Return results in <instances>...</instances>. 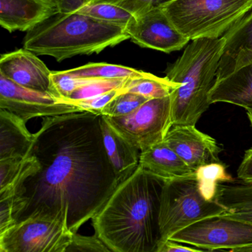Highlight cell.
Here are the masks:
<instances>
[{"mask_svg":"<svg viewBox=\"0 0 252 252\" xmlns=\"http://www.w3.org/2000/svg\"><path fill=\"white\" fill-rule=\"evenodd\" d=\"M102 115L44 118L12 187V224L62 223L76 234L110 198L118 178L104 144Z\"/></svg>","mask_w":252,"mask_h":252,"instance_id":"obj_1","label":"cell"},{"mask_svg":"<svg viewBox=\"0 0 252 252\" xmlns=\"http://www.w3.org/2000/svg\"><path fill=\"white\" fill-rule=\"evenodd\" d=\"M165 182L139 165L92 219L96 236L115 252H158Z\"/></svg>","mask_w":252,"mask_h":252,"instance_id":"obj_2","label":"cell"},{"mask_svg":"<svg viewBox=\"0 0 252 252\" xmlns=\"http://www.w3.org/2000/svg\"><path fill=\"white\" fill-rule=\"evenodd\" d=\"M129 38L124 27L82 13L58 12L26 32L23 48L61 62L74 56L98 54Z\"/></svg>","mask_w":252,"mask_h":252,"instance_id":"obj_3","label":"cell"},{"mask_svg":"<svg viewBox=\"0 0 252 252\" xmlns=\"http://www.w3.org/2000/svg\"><path fill=\"white\" fill-rule=\"evenodd\" d=\"M225 41L223 36L194 40L169 68L166 78L180 84L171 95L173 126H195L210 108Z\"/></svg>","mask_w":252,"mask_h":252,"instance_id":"obj_4","label":"cell"},{"mask_svg":"<svg viewBox=\"0 0 252 252\" xmlns=\"http://www.w3.org/2000/svg\"><path fill=\"white\" fill-rule=\"evenodd\" d=\"M190 41L224 36L252 9V0H172L162 7Z\"/></svg>","mask_w":252,"mask_h":252,"instance_id":"obj_5","label":"cell"},{"mask_svg":"<svg viewBox=\"0 0 252 252\" xmlns=\"http://www.w3.org/2000/svg\"><path fill=\"white\" fill-rule=\"evenodd\" d=\"M227 212L217 201H207L204 198L196 176L165 182L160 213L163 242L191 225Z\"/></svg>","mask_w":252,"mask_h":252,"instance_id":"obj_6","label":"cell"},{"mask_svg":"<svg viewBox=\"0 0 252 252\" xmlns=\"http://www.w3.org/2000/svg\"><path fill=\"white\" fill-rule=\"evenodd\" d=\"M105 118L121 136L142 152L164 142L173 127L172 97L147 100L127 116Z\"/></svg>","mask_w":252,"mask_h":252,"instance_id":"obj_7","label":"cell"},{"mask_svg":"<svg viewBox=\"0 0 252 252\" xmlns=\"http://www.w3.org/2000/svg\"><path fill=\"white\" fill-rule=\"evenodd\" d=\"M170 240L210 251L252 247V223L221 215L191 225Z\"/></svg>","mask_w":252,"mask_h":252,"instance_id":"obj_8","label":"cell"},{"mask_svg":"<svg viewBox=\"0 0 252 252\" xmlns=\"http://www.w3.org/2000/svg\"><path fill=\"white\" fill-rule=\"evenodd\" d=\"M74 234L62 223L30 219L0 234V250L5 252H65Z\"/></svg>","mask_w":252,"mask_h":252,"instance_id":"obj_9","label":"cell"},{"mask_svg":"<svg viewBox=\"0 0 252 252\" xmlns=\"http://www.w3.org/2000/svg\"><path fill=\"white\" fill-rule=\"evenodd\" d=\"M0 109L28 122L35 118H47L82 112L72 102L48 93L21 87L0 75Z\"/></svg>","mask_w":252,"mask_h":252,"instance_id":"obj_10","label":"cell"},{"mask_svg":"<svg viewBox=\"0 0 252 252\" xmlns=\"http://www.w3.org/2000/svg\"><path fill=\"white\" fill-rule=\"evenodd\" d=\"M126 31L132 41L141 47L165 53L179 51L190 41L176 29L162 7L135 16Z\"/></svg>","mask_w":252,"mask_h":252,"instance_id":"obj_11","label":"cell"},{"mask_svg":"<svg viewBox=\"0 0 252 252\" xmlns=\"http://www.w3.org/2000/svg\"><path fill=\"white\" fill-rule=\"evenodd\" d=\"M164 142L196 173L200 167L220 163L222 149L214 138L192 126H173Z\"/></svg>","mask_w":252,"mask_h":252,"instance_id":"obj_12","label":"cell"},{"mask_svg":"<svg viewBox=\"0 0 252 252\" xmlns=\"http://www.w3.org/2000/svg\"><path fill=\"white\" fill-rule=\"evenodd\" d=\"M0 75L21 87L54 95L51 71L35 53L26 49L1 55Z\"/></svg>","mask_w":252,"mask_h":252,"instance_id":"obj_13","label":"cell"},{"mask_svg":"<svg viewBox=\"0 0 252 252\" xmlns=\"http://www.w3.org/2000/svg\"><path fill=\"white\" fill-rule=\"evenodd\" d=\"M56 13L51 0H0V25L9 32H28Z\"/></svg>","mask_w":252,"mask_h":252,"instance_id":"obj_14","label":"cell"},{"mask_svg":"<svg viewBox=\"0 0 252 252\" xmlns=\"http://www.w3.org/2000/svg\"><path fill=\"white\" fill-rule=\"evenodd\" d=\"M216 81L252 63V9L226 35Z\"/></svg>","mask_w":252,"mask_h":252,"instance_id":"obj_15","label":"cell"},{"mask_svg":"<svg viewBox=\"0 0 252 252\" xmlns=\"http://www.w3.org/2000/svg\"><path fill=\"white\" fill-rule=\"evenodd\" d=\"M139 165L166 182L196 176V173L164 142L142 151Z\"/></svg>","mask_w":252,"mask_h":252,"instance_id":"obj_16","label":"cell"},{"mask_svg":"<svg viewBox=\"0 0 252 252\" xmlns=\"http://www.w3.org/2000/svg\"><path fill=\"white\" fill-rule=\"evenodd\" d=\"M210 103H227L252 111V63L215 81Z\"/></svg>","mask_w":252,"mask_h":252,"instance_id":"obj_17","label":"cell"},{"mask_svg":"<svg viewBox=\"0 0 252 252\" xmlns=\"http://www.w3.org/2000/svg\"><path fill=\"white\" fill-rule=\"evenodd\" d=\"M102 129L105 149L120 184L130 177L139 167L141 151L121 136L104 116Z\"/></svg>","mask_w":252,"mask_h":252,"instance_id":"obj_18","label":"cell"},{"mask_svg":"<svg viewBox=\"0 0 252 252\" xmlns=\"http://www.w3.org/2000/svg\"><path fill=\"white\" fill-rule=\"evenodd\" d=\"M34 140L26 123L13 114L0 109V160L24 158Z\"/></svg>","mask_w":252,"mask_h":252,"instance_id":"obj_19","label":"cell"},{"mask_svg":"<svg viewBox=\"0 0 252 252\" xmlns=\"http://www.w3.org/2000/svg\"><path fill=\"white\" fill-rule=\"evenodd\" d=\"M66 72L76 78L100 79L139 78L147 76L149 74L128 66L108 63H89L84 66L68 69Z\"/></svg>","mask_w":252,"mask_h":252,"instance_id":"obj_20","label":"cell"},{"mask_svg":"<svg viewBox=\"0 0 252 252\" xmlns=\"http://www.w3.org/2000/svg\"><path fill=\"white\" fill-rule=\"evenodd\" d=\"M180 88V84L168 78H160L149 73L144 78H132L123 87L122 92L134 93L146 97L147 100L163 98L171 96Z\"/></svg>","mask_w":252,"mask_h":252,"instance_id":"obj_21","label":"cell"},{"mask_svg":"<svg viewBox=\"0 0 252 252\" xmlns=\"http://www.w3.org/2000/svg\"><path fill=\"white\" fill-rule=\"evenodd\" d=\"M217 202L228 212L252 210V185H219Z\"/></svg>","mask_w":252,"mask_h":252,"instance_id":"obj_22","label":"cell"},{"mask_svg":"<svg viewBox=\"0 0 252 252\" xmlns=\"http://www.w3.org/2000/svg\"><path fill=\"white\" fill-rule=\"evenodd\" d=\"M200 192L207 201H217L219 185L222 182H232V179L226 171L222 162L213 163L200 167L196 171Z\"/></svg>","mask_w":252,"mask_h":252,"instance_id":"obj_23","label":"cell"},{"mask_svg":"<svg viewBox=\"0 0 252 252\" xmlns=\"http://www.w3.org/2000/svg\"><path fill=\"white\" fill-rule=\"evenodd\" d=\"M77 13L125 28L135 18L124 9L108 3H89Z\"/></svg>","mask_w":252,"mask_h":252,"instance_id":"obj_24","label":"cell"},{"mask_svg":"<svg viewBox=\"0 0 252 252\" xmlns=\"http://www.w3.org/2000/svg\"><path fill=\"white\" fill-rule=\"evenodd\" d=\"M132 78L126 79H100L92 78L90 82L78 87L70 96L68 101L87 100L112 90L122 89Z\"/></svg>","mask_w":252,"mask_h":252,"instance_id":"obj_25","label":"cell"},{"mask_svg":"<svg viewBox=\"0 0 252 252\" xmlns=\"http://www.w3.org/2000/svg\"><path fill=\"white\" fill-rule=\"evenodd\" d=\"M143 96L134 93H124L112 99L101 112L100 115L110 118L125 117L134 112L147 101Z\"/></svg>","mask_w":252,"mask_h":252,"instance_id":"obj_26","label":"cell"},{"mask_svg":"<svg viewBox=\"0 0 252 252\" xmlns=\"http://www.w3.org/2000/svg\"><path fill=\"white\" fill-rule=\"evenodd\" d=\"M50 79L54 95L68 100L75 90L90 82L92 78H76L66 71H56L51 72Z\"/></svg>","mask_w":252,"mask_h":252,"instance_id":"obj_27","label":"cell"},{"mask_svg":"<svg viewBox=\"0 0 252 252\" xmlns=\"http://www.w3.org/2000/svg\"><path fill=\"white\" fill-rule=\"evenodd\" d=\"M172 0H90V3H108L127 10L134 16L163 7Z\"/></svg>","mask_w":252,"mask_h":252,"instance_id":"obj_28","label":"cell"},{"mask_svg":"<svg viewBox=\"0 0 252 252\" xmlns=\"http://www.w3.org/2000/svg\"><path fill=\"white\" fill-rule=\"evenodd\" d=\"M23 159L14 158L0 160V196L10 195Z\"/></svg>","mask_w":252,"mask_h":252,"instance_id":"obj_29","label":"cell"},{"mask_svg":"<svg viewBox=\"0 0 252 252\" xmlns=\"http://www.w3.org/2000/svg\"><path fill=\"white\" fill-rule=\"evenodd\" d=\"M65 252H115L96 235L93 236L74 234Z\"/></svg>","mask_w":252,"mask_h":252,"instance_id":"obj_30","label":"cell"},{"mask_svg":"<svg viewBox=\"0 0 252 252\" xmlns=\"http://www.w3.org/2000/svg\"><path fill=\"white\" fill-rule=\"evenodd\" d=\"M122 89L112 90V91L104 93V94L96 96V97H93V98L78 100V101L72 102V103L76 105V106H79L82 109L83 112H90L92 113L100 115L104 108L112 99L115 98L118 94L123 93Z\"/></svg>","mask_w":252,"mask_h":252,"instance_id":"obj_31","label":"cell"},{"mask_svg":"<svg viewBox=\"0 0 252 252\" xmlns=\"http://www.w3.org/2000/svg\"><path fill=\"white\" fill-rule=\"evenodd\" d=\"M11 195L0 197V234L11 226Z\"/></svg>","mask_w":252,"mask_h":252,"instance_id":"obj_32","label":"cell"},{"mask_svg":"<svg viewBox=\"0 0 252 252\" xmlns=\"http://www.w3.org/2000/svg\"><path fill=\"white\" fill-rule=\"evenodd\" d=\"M238 178L244 184L252 185V149L246 151L244 159L238 170Z\"/></svg>","mask_w":252,"mask_h":252,"instance_id":"obj_33","label":"cell"},{"mask_svg":"<svg viewBox=\"0 0 252 252\" xmlns=\"http://www.w3.org/2000/svg\"><path fill=\"white\" fill-rule=\"evenodd\" d=\"M158 252H216V251L203 250L197 247L192 248V247H185L180 243L169 240L163 244Z\"/></svg>","mask_w":252,"mask_h":252,"instance_id":"obj_34","label":"cell"},{"mask_svg":"<svg viewBox=\"0 0 252 252\" xmlns=\"http://www.w3.org/2000/svg\"><path fill=\"white\" fill-rule=\"evenodd\" d=\"M223 216L229 218V219L252 223V210H250V211L227 212V213H224Z\"/></svg>","mask_w":252,"mask_h":252,"instance_id":"obj_35","label":"cell"},{"mask_svg":"<svg viewBox=\"0 0 252 252\" xmlns=\"http://www.w3.org/2000/svg\"><path fill=\"white\" fill-rule=\"evenodd\" d=\"M223 252H252V247H244V248L235 249V250H226Z\"/></svg>","mask_w":252,"mask_h":252,"instance_id":"obj_36","label":"cell"},{"mask_svg":"<svg viewBox=\"0 0 252 252\" xmlns=\"http://www.w3.org/2000/svg\"><path fill=\"white\" fill-rule=\"evenodd\" d=\"M247 115H248L249 120H250L252 127V111H247ZM251 149H252V148H251Z\"/></svg>","mask_w":252,"mask_h":252,"instance_id":"obj_37","label":"cell"},{"mask_svg":"<svg viewBox=\"0 0 252 252\" xmlns=\"http://www.w3.org/2000/svg\"><path fill=\"white\" fill-rule=\"evenodd\" d=\"M0 252H5L2 251V250H0Z\"/></svg>","mask_w":252,"mask_h":252,"instance_id":"obj_38","label":"cell"}]
</instances>
